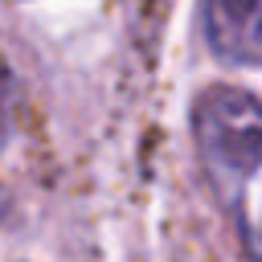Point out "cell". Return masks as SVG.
<instances>
[{
	"mask_svg": "<svg viewBox=\"0 0 262 262\" xmlns=\"http://www.w3.org/2000/svg\"><path fill=\"white\" fill-rule=\"evenodd\" d=\"M192 147L242 254L262 262V98L209 86L192 102Z\"/></svg>",
	"mask_w": 262,
	"mask_h": 262,
	"instance_id": "cell-1",
	"label": "cell"
},
{
	"mask_svg": "<svg viewBox=\"0 0 262 262\" xmlns=\"http://www.w3.org/2000/svg\"><path fill=\"white\" fill-rule=\"evenodd\" d=\"M205 45L225 66H262V0H201Z\"/></svg>",
	"mask_w": 262,
	"mask_h": 262,
	"instance_id": "cell-2",
	"label": "cell"
},
{
	"mask_svg": "<svg viewBox=\"0 0 262 262\" xmlns=\"http://www.w3.org/2000/svg\"><path fill=\"white\" fill-rule=\"evenodd\" d=\"M8 139V102H4V90H0V147Z\"/></svg>",
	"mask_w": 262,
	"mask_h": 262,
	"instance_id": "cell-3",
	"label": "cell"
}]
</instances>
